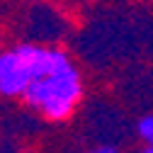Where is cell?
<instances>
[{
  "mask_svg": "<svg viewBox=\"0 0 153 153\" xmlns=\"http://www.w3.org/2000/svg\"><path fill=\"white\" fill-rule=\"evenodd\" d=\"M92 153H119V148L117 146H109V143H102L97 148H92Z\"/></svg>",
  "mask_w": 153,
  "mask_h": 153,
  "instance_id": "277c9868",
  "label": "cell"
},
{
  "mask_svg": "<svg viewBox=\"0 0 153 153\" xmlns=\"http://www.w3.org/2000/svg\"><path fill=\"white\" fill-rule=\"evenodd\" d=\"M136 134H139V139H141L143 143H151V146H153V114H146V117L139 122Z\"/></svg>",
  "mask_w": 153,
  "mask_h": 153,
  "instance_id": "3957f363",
  "label": "cell"
},
{
  "mask_svg": "<svg viewBox=\"0 0 153 153\" xmlns=\"http://www.w3.org/2000/svg\"><path fill=\"white\" fill-rule=\"evenodd\" d=\"M90 153H92V151H90Z\"/></svg>",
  "mask_w": 153,
  "mask_h": 153,
  "instance_id": "8992f818",
  "label": "cell"
},
{
  "mask_svg": "<svg viewBox=\"0 0 153 153\" xmlns=\"http://www.w3.org/2000/svg\"><path fill=\"white\" fill-rule=\"evenodd\" d=\"M83 92L85 88L78 66L66 51H61L59 59L29 83L20 100L46 122H66L75 114Z\"/></svg>",
  "mask_w": 153,
  "mask_h": 153,
  "instance_id": "6da1fadb",
  "label": "cell"
},
{
  "mask_svg": "<svg viewBox=\"0 0 153 153\" xmlns=\"http://www.w3.org/2000/svg\"><path fill=\"white\" fill-rule=\"evenodd\" d=\"M139 153H153V146H151V143H143V146L139 148Z\"/></svg>",
  "mask_w": 153,
  "mask_h": 153,
  "instance_id": "5b68a950",
  "label": "cell"
},
{
  "mask_svg": "<svg viewBox=\"0 0 153 153\" xmlns=\"http://www.w3.org/2000/svg\"><path fill=\"white\" fill-rule=\"evenodd\" d=\"M63 49L22 42L0 51V95L3 97H22L29 83L46 71Z\"/></svg>",
  "mask_w": 153,
  "mask_h": 153,
  "instance_id": "7a4b0ae2",
  "label": "cell"
}]
</instances>
